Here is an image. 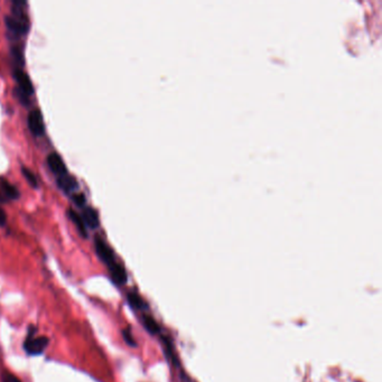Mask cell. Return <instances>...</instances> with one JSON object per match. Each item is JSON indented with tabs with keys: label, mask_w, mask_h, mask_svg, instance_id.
<instances>
[{
	"label": "cell",
	"mask_w": 382,
	"mask_h": 382,
	"mask_svg": "<svg viewBox=\"0 0 382 382\" xmlns=\"http://www.w3.org/2000/svg\"><path fill=\"white\" fill-rule=\"evenodd\" d=\"M0 191L2 192V197L5 196L7 200H18L20 196L17 188L9 182H7L6 179H1V182H0Z\"/></svg>",
	"instance_id": "11"
},
{
	"label": "cell",
	"mask_w": 382,
	"mask_h": 382,
	"mask_svg": "<svg viewBox=\"0 0 382 382\" xmlns=\"http://www.w3.org/2000/svg\"><path fill=\"white\" fill-rule=\"evenodd\" d=\"M142 323H143V326H145L146 330L149 332L150 334H157L159 332V325L157 324V322L151 317V316H148V315L143 316Z\"/></svg>",
	"instance_id": "14"
},
{
	"label": "cell",
	"mask_w": 382,
	"mask_h": 382,
	"mask_svg": "<svg viewBox=\"0 0 382 382\" xmlns=\"http://www.w3.org/2000/svg\"><path fill=\"white\" fill-rule=\"evenodd\" d=\"M27 125L30 128L31 133L35 136V137H42L45 134V125H44V118L42 112L38 109L33 110L28 114L27 118Z\"/></svg>",
	"instance_id": "2"
},
{
	"label": "cell",
	"mask_w": 382,
	"mask_h": 382,
	"mask_svg": "<svg viewBox=\"0 0 382 382\" xmlns=\"http://www.w3.org/2000/svg\"><path fill=\"white\" fill-rule=\"evenodd\" d=\"M68 214H69V219H71V221L73 222V224L75 225L77 231H79L80 236L83 237V238H88V229H86V225L84 223L83 219H82L81 214H79V213H77L75 209H73V208L69 209Z\"/></svg>",
	"instance_id": "10"
},
{
	"label": "cell",
	"mask_w": 382,
	"mask_h": 382,
	"mask_svg": "<svg viewBox=\"0 0 382 382\" xmlns=\"http://www.w3.org/2000/svg\"><path fill=\"white\" fill-rule=\"evenodd\" d=\"M108 268L110 270V275L111 277H112L113 281L116 283H119V285H123V283L127 282V279H128V277H127V273L123 267L118 264V262L114 261L112 265L108 266Z\"/></svg>",
	"instance_id": "9"
},
{
	"label": "cell",
	"mask_w": 382,
	"mask_h": 382,
	"mask_svg": "<svg viewBox=\"0 0 382 382\" xmlns=\"http://www.w3.org/2000/svg\"><path fill=\"white\" fill-rule=\"evenodd\" d=\"M82 219H83L86 228H90L92 230H96L100 227V219H99V214L97 209H94L91 207H85L82 211Z\"/></svg>",
	"instance_id": "7"
},
{
	"label": "cell",
	"mask_w": 382,
	"mask_h": 382,
	"mask_svg": "<svg viewBox=\"0 0 382 382\" xmlns=\"http://www.w3.org/2000/svg\"><path fill=\"white\" fill-rule=\"evenodd\" d=\"M12 76L16 80L17 88L26 94V96H32L34 94V85H33L30 76L25 73L22 69H15L12 72Z\"/></svg>",
	"instance_id": "5"
},
{
	"label": "cell",
	"mask_w": 382,
	"mask_h": 382,
	"mask_svg": "<svg viewBox=\"0 0 382 382\" xmlns=\"http://www.w3.org/2000/svg\"><path fill=\"white\" fill-rule=\"evenodd\" d=\"M11 57L14 59L15 63L23 68L25 65V56H24V47L22 45H15L10 48Z\"/></svg>",
	"instance_id": "12"
},
{
	"label": "cell",
	"mask_w": 382,
	"mask_h": 382,
	"mask_svg": "<svg viewBox=\"0 0 382 382\" xmlns=\"http://www.w3.org/2000/svg\"><path fill=\"white\" fill-rule=\"evenodd\" d=\"M73 203L81 208H84L86 207V199L83 193H75L72 195Z\"/></svg>",
	"instance_id": "16"
},
{
	"label": "cell",
	"mask_w": 382,
	"mask_h": 382,
	"mask_svg": "<svg viewBox=\"0 0 382 382\" xmlns=\"http://www.w3.org/2000/svg\"><path fill=\"white\" fill-rule=\"evenodd\" d=\"M48 344V339L45 338V336H38V338H35L32 334L27 336L26 341L24 343V348L28 354L31 355H37L40 354L45 348H46Z\"/></svg>",
	"instance_id": "3"
},
{
	"label": "cell",
	"mask_w": 382,
	"mask_h": 382,
	"mask_svg": "<svg viewBox=\"0 0 382 382\" xmlns=\"http://www.w3.org/2000/svg\"><path fill=\"white\" fill-rule=\"evenodd\" d=\"M127 301H128L129 305L135 308V310H142L143 307H146V304L143 303L140 296L134 293V291H130V293L127 294Z\"/></svg>",
	"instance_id": "13"
},
{
	"label": "cell",
	"mask_w": 382,
	"mask_h": 382,
	"mask_svg": "<svg viewBox=\"0 0 382 382\" xmlns=\"http://www.w3.org/2000/svg\"><path fill=\"white\" fill-rule=\"evenodd\" d=\"M94 246H96L98 257L100 258V260L104 261L106 266L112 265L113 262L116 261L114 260L113 251L100 237H96V239H94Z\"/></svg>",
	"instance_id": "4"
},
{
	"label": "cell",
	"mask_w": 382,
	"mask_h": 382,
	"mask_svg": "<svg viewBox=\"0 0 382 382\" xmlns=\"http://www.w3.org/2000/svg\"><path fill=\"white\" fill-rule=\"evenodd\" d=\"M47 166L52 171L53 174H55L57 177L64 176L68 174V167L65 165L64 160L62 159L61 156L57 153H51L46 158Z\"/></svg>",
	"instance_id": "6"
},
{
	"label": "cell",
	"mask_w": 382,
	"mask_h": 382,
	"mask_svg": "<svg viewBox=\"0 0 382 382\" xmlns=\"http://www.w3.org/2000/svg\"><path fill=\"white\" fill-rule=\"evenodd\" d=\"M6 222H7L6 213L1 208H0V227H3V225L6 224Z\"/></svg>",
	"instance_id": "20"
},
{
	"label": "cell",
	"mask_w": 382,
	"mask_h": 382,
	"mask_svg": "<svg viewBox=\"0 0 382 382\" xmlns=\"http://www.w3.org/2000/svg\"><path fill=\"white\" fill-rule=\"evenodd\" d=\"M56 184L59 188H61V190L64 193H67V194H71V193L79 188V183L76 182V179L69 174L57 177Z\"/></svg>",
	"instance_id": "8"
},
{
	"label": "cell",
	"mask_w": 382,
	"mask_h": 382,
	"mask_svg": "<svg viewBox=\"0 0 382 382\" xmlns=\"http://www.w3.org/2000/svg\"><path fill=\"white\" fill-rule=\"evenodd\" d=\"M3 381L5 382H20L17 378H16L15 376L10 375V373H6V375L3 376Z\"/></svg>",
	"instance_id": "19"
},
{
	"label": "cell",
	"mask_w": 382,
	"mask_h": 382,
	"mask_svg": "<svg viewBox=\"0 0 382 382\" xmlns=\"http://www.w3.org/2000/svg\"><path fill=\"white\" fill-rule=\"evenodd\" d=\"M11 15L5 17V24L8 32L12 36V39H18L19 37L27 35L30 32V20L25 14V8L27 7L26 1L12 0L11 1Z\"/></svg>",
	"instance_id": "1"
},
{
	"label": "cell",
	"mask_w": 382,
	"mask_h": 382,
	"mask_svg": "<svg viewBox=\"0 0 382 382\" xmlns=\"http://www.w3.org/2000/svg\"><path fill=\"white\" fill-rule=\"evenodd\" d=\"M15 94H16V97H17L20 104H24V105L30 104V99H28L30 97L26 96V94H25L22 90H19L17 86L15 88Z\"/></svg>",
	"instance_id": "17"
},
{
	"label": "cell",
	"mask_w": 382,
	"mask_h": 382,
	"mask_svg": "<svg viewBox=\"0 0 382 382\" xmlns=\"http://www.w3.org/2000/svg\"><path fill=\"white\" fill-rule=\"evenodd\" d=\"M122 335H123V339H125L127 344H129L130 347H136V341L134 340L133 334H131V331L129 330V328H126V330H123Z\"/></svg>",
	"instance_id": "18"
},
{
	"label": "cell",
	"mask_w": 382,
	"mask_h": 382,
	"mask_svg": "<svg viewBox=\"0 0 382 382\" xmlns=\"http://www.w3.org/2000/svg\"><path fill=\"white\" fill-rule=\"evenodd\" d=\"M22 173H23L25 179L27 180V183L30 184L33 188L38 187V180H37V177L35 176L34 173H33L31 170H28V168H26V167H22Z\"/></svg>",
	"instance_id": "15"
}]
</instances>
